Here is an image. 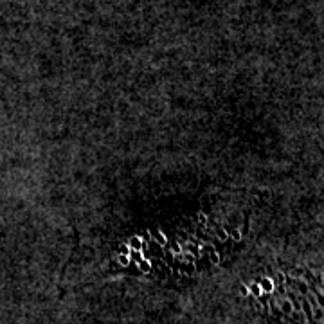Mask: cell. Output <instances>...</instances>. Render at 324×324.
Wrapping results in <instances>:
<instances>
[{
  "mask_svg": "<svg viewBox=\"0 0 324 324\" xmlns=\"http://www.w3.org/2000/svg\"><path fill=\"white\" fill-rule=\"evenodd\" d=\"M198 220H200V223H205V222H207V218H205V214H202V213L198 214Z\"/></svg>",
  "mask_w": 324,
  "mask_h": 324,
  "instance_id": "obj_13",
  "label": "cell"
},
{
  "mask_svg": "<svg viewBox=\"0 0 324 324\" xmlns=\"http://www.w3.org/2000/svg\"><path fill=\"white\" fill-rule=\"evenodd\" d=\"M180 250H182V248H180V245H178V243H173V245H171V252L180 254Z\"/></svg>",
  "mask_w": 324,
  "mask_h": 324,
  "instance_id": "obj_9",
  "label": "cell"
},
{
  "mask_svg": "<svg viewBox=\"0 0 324 324\" xmlns=\"http://www.w3.org/2000/svg\"><path fill=\"white\" fill-rule=\"evenodd\" d=\"M250 290L256 294V295H259L261 294V288H259V285H250Z\"/></svg>",
  "mask_w": 324,
  "mask_h": 324,
  "instance_id": "obj_11",
  "label": "cell"
},
{
  "mask_svg": "<svg viewBox=\"0 0 324 324\" xmlns=\"http://www.w3.org/2000/svg\"><path fill=\"white\" fill-rule=\"evenodd\" d=\"M218 238L222 239V241H223V239H227V234H225V230H222V229H218Z\"/></svg>",
  "mask_w": 324,
  "mask_h": 324,
  "instance_id": "obj_12",
  "label": "cell"
},
{
  "mask_svg": "<svg viewBox=\"0 0 324 324\" xmlns=\"http://www.w3.org/2000/svg\"><path fill=\"white\" fill-rule=\"evenodd\" d=\"M283 308H285V312H290V304H288V303H285V304H283Z\"/></svg>",
  "mask_w": 324,
  "mask_h": 324,
  "instance_id": "obj_14",
  "label": "cell"
},
{
  "mask_svg": "<svg viewBox=\"0 0 324 324\" xmlns=\"http://www.w3.org/2000/svg\"><path fill=\"white\" fill-rule=\"evenodd\" d=\"M128 247L131 248V250H140V247H142V239H140L139 236H133V238H130V241H128Z\"/></svg>",
  "mask_w": 324,
  "mask_h": 324,
  "instance_id": "obj_2",
  "label": "cell"
},
{
  "mask_svg": "<svg viewBox=\"0 0 324 324\" xmlns=\"http://www.w3.org/2000/svg\"><path fill=\"white\" fill-rule=\"evenodd\" d=\"M205 250L209 252V257H211V261H213V263H218V261H220V256L214 252V247H211V245H205Z\"/></svg>",
  "mask_w": 324,
  "mask_h": 324,
  "instance_id": "obj_4",
  "label": "cell"
},
{
  "mask_svg": "<svg viewBox=\"0 0 324 324\" xmlns=\"http://www.w3.org/2000/svg\"><path fill=\"white\" fill-rule=\"evenodd\" d=\"M117 261H119L121 265H124V267H126V265L130 263V261H128V256H122V254H121V256L117 257Z\"/></svg>",
  "mask_w": 324,
  "mask_h": 324,
  "instance_id": "obj_8",
  "label": "cell"
},
{
  "mask_svg": "<svg viewBox=\"0 0 324 324\" xmlns=\"http://www.w3.org/2000/svg\"><path fill=\"white\" fill-rule=\"evenodd\" d=\"M225 234H227V236H232V238L236 239V241H238L239 238H241V234H239V232H236V230H232V229H229V227H225Z\"/></svg>",
  "mask_w": 324,
  "mask_h": 324,
  "instance_id": "obj_7",
  "label": "cell"
},
{
  "mask_svg": "<svg viewBox=\"0 0 324 324\" xmlns=\"http://www.w3.org/2000/svg\"><path fill=\"white\" fill-rule=\"evenodd\" d=\"M261 292H272V290H274V283H272V281L270 279H267V277H265V279H261Z\"/></svg>",
  "mask_w": 324,
  "mask_h": 324,
  "instance_id": "obj_3",
  "label": "cell"
},
{
  "mask_svg": "<svg viewBox=\"0 0 324 324\" xmlns=\"http://www.w3.org/2000/svg\"><path fill=\"white\" fill-rule=\"evenodd\" d=\"M130 256H131V259L137 261V263L142 259V252H140V250H131V248H130Z\"/></svg>",
  "mask_w": 324,
  "mask_h": 324,
  "instance_id": "obj_6",
  "label": "cell"
},
{
  "mask_svg": "<svg viewBox=\"0 0 324 324\" xmlns=\"http://www.w3.org/2000/svg\"><path fill=\"white\" fill-rule=\"evenodd\" d=\"M149 236H151L155 241H159V245H166L168 243V239H166V236L162 234V232L159 230H155V229H149Z\"/></svg>",
  "mask_w": 324,
  "mask_h": 324,
  "instance_id": "obj_1",
  "label": "cell"
},
{
  "mask_svg": "<svg viewBox=\"0 0 324 324\" xmlns=\"http://www.w3.org/2000/svg\"><path fill=\"white\" fill-rule=\"evenodd\" d=\"M139 268L142 270V272H149L151 265H149V261H148V259H140V261H139Z\"/></svg>",
  "mask_w": 324,
  "mask_h": 324,
  "instance_id": "obj_5",
  "label": "cell"
},
{
  "mask_svg": "<svg viewBox=\"0 0 324 324\" xmlns=\"http://www.w3.org/2000/svg\"><path fill=\"white\" fill-rule=\"evenodd\" d=\"M121 254H122V256H130V247H128V245H122V247H121Z\"/></svg>",
  "mask_w": 324,
  "mask_h": 324,
  "instance_id": "obj_10",
  "label": "cell"
}]
</instances>
